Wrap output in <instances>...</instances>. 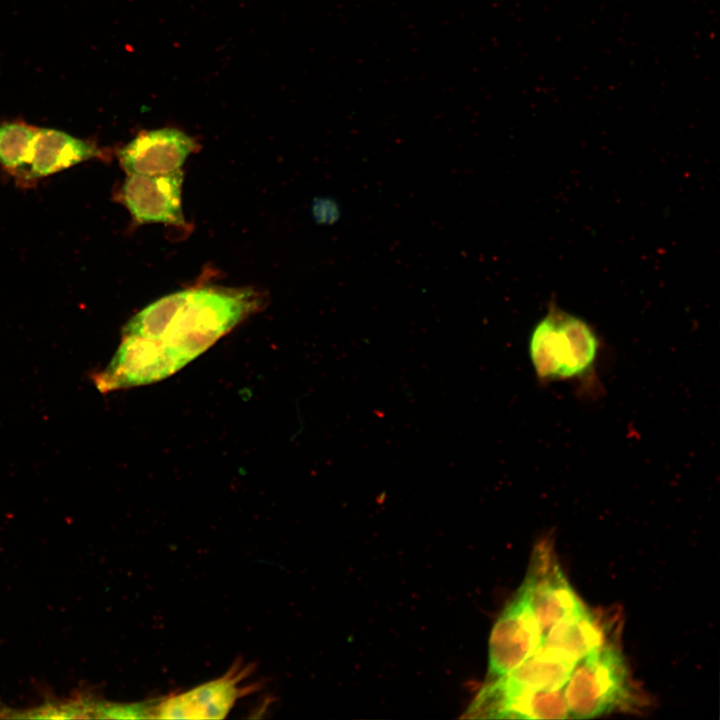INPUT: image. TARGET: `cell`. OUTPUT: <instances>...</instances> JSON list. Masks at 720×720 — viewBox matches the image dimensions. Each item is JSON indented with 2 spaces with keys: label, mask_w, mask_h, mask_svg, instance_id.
Returning <instances> with one entry per match:
<instances>
[{
  "label": "cell",
  "mask_w": 720,
  "mask_h": 720,
  "mask_svg": "<svg viewBox=\"0 0 720 720\" xmlns=\"http://www.w3.org/2000/svg\"><path fill=\"white\" fill-rule=\"evenodd\" d=\"M182 183V170L157 176L128 175L119 192L120 201L138 223L184 226Z\"/></svg>",
  "instance_id": "8"
},
{
  "label": "cell",
  "mask_w": 720,
  "mask_h": 720,
  "mask_svg": "<svg viewBox=\"0 0 720 720\" xmlns=\"http://www.w3.org/2000/svg\"><path fill=\"white\" fill-rule=\"evenodd\" d=\"M569 718L591 719L636 702L620 648L607 641L578 660L564 686Z\"/></svg>",
  "instance_id": "3"
},
{
  "label": "cell",
  "mask_w": 720,
  "mask_h": 720,
  "mask_svg": "<svg viewBox=\"0 0 720 720\" xmlns=\"http://www.w3.org/2000/svg\"><path fill=\"white\" fill-rule=\"evenodd\" d=\"M485 717L521 719L569 718L564 687L522 693L494 705Z\"/></svg>",
  "instance_id": "12"
},
{
  "label": "cell",
  "mask_w": 720,
  "mask_h": 720,
  "mask_svg": "<svg viewBox=\"0 0 720 720\" xmlns=\"http://www.w3.org/2000/svg\"><path fill=\"white\" fill-rule=\"evenodd\" d=\"M254 670V664L239 658L221 677L159 698L154 719H223L241 698L260 688L258 683H246Z\"/></svg>",
  "instance_id": "4"
},
{
  "label": "cell",
  "mask_w": 720,
  "mask_h": 720,
  "mask_svg": "<svg viewBox=\"0 0 720 720\" xmlns=\"http://www.w3.org/2000/svg\"><path fill=\"white\" fill-rule=\"evenodd\" d=\"M530 582L532 606L542 638L557 622L584 604L559 566L553 552L542 544L533 552L526 575Z\"/></svg>",
  "instance_id": "7"
},
{
  "label": "cell",
  "mask_w": 720,
  "mask_h": 720,
  "mask_svg": "<svg viewBox=\"0 0 720 720\" xmlns=\"http://www.w3.org/2000/svg\"><path fill=\"white\" fill-rule=\"evenodd\" d=\"M196 150L195 141L174 128L143 132L123 146L118 157L128 175L157 176L181 170Z\"/></svg>",
  "instance_id": "9"
},
{
  "label": "cell",
  "mask_w": 720,
  "mask_h": 720,
  "mask_svg": "<svg viewBox=\"0 0 720 720\" xmlns=\"http://www.w3.org/2000/svg\"><path fill=\"white\" fill-rule=\"evenodd\" d=\"M102 155L93 143L59 130L41 128L36 129L28 166L32 177H44Z\"/></svg>",
  "instance_id": "10"
},
{
  "label": "cell",
  "mask_w": 720,
  "mask_h": 720,
  "mask_svg": "<svg viewBox=\"0 0 720 720\" xmlns=\"http://www.w3.org/2000/svg\"><path fill=\"white\" fill-rule=\"evenodd\" d=\"M157 699L140 702L119 703L91 698L90 718L105 719H154Z\"/></svg>",
  "instance_id": "14"
},
{
  "label": "cell",
  "mask_w": 720,
  "mask_h": 720,
  "mask_svg": "<svg viewBox=\"0 0 720 720\" xmlns=\"http://www.w3.org/2000/svg\"><path fill=\"white\" fill-rule=\"evenodd\" d=\"M542 632L535 615L527 577L494 624L489 640V675L509 674L540 646Z\"/></svg>",
  "instance_id": "5"
},
{
  "label": "cell",
  "mask_w": 720,
  "mask_h": 720,
  "mask_svg": "<svg viewBox=\"0 0 720 720\" xmlns=\"http://www.w3.org/2000/svg\"><path fill=\"white\" fill-rule=\"evenodd\" d=\"M605 642L600 622L583 605L553 625L542 638L540 645L577 662Z\"/></svg>",
  "instance_id": "11"
},
{
  "label": "cell",
  "mask_w": 720,
  "mask_h": 720,
  "mask_svg": "<svg viewBox=\"0 0 720 720\" xmlns=\"http://www.w3.org/2000/svg\"><path fill=\"white\" fill-rule=\"evenodd\" d=\"M575 664L576 661L540 645L509 674L487 683L469 712L485 716L494 705L516 695L563 688Z\"/></svg>",
  "instance_id": "6"
},
{
  "label": "cell",
  "mask_w": 720,
  "mask_h": 720,
  "mask_svg": "<svg viewBox=\"0 0 720 720\" xmlns=\"http://www.w3.org/2000/svg\"><path fill=\"white\" fill-rule=\"evenodd\" d=\"M601 345L586 320L551 304L529 334L528 357L540 383L589 385L596 378Z\"/></svg>",
  "instance_id": "2"
},
{
  "label": "cell",
  "mask_w": 720,
  "mask_h": 720,
  "mask_svg": "<svg viewBox=\"0 0 720 720\" xmlns=\"http://www.w3.org/2000/svg\"><path fill=\"white\" fill-rule=\"evenodd\" d=\"M262 304V297L251 288L207 286L166 295L127 322L121 344L96 384L108 392L161 381Z\"/></svg>",
  "instance_id": "1"
},
{
  "label": "cell",
  "mask_w": 720,
  "mask_h": 720,
  "mask_svg": "<svg viewBox=\"0 0 720 720\" xmlns=\"http://www.w3.org/2000/svg\"><path fill=\"white\" fill-rule=\"evenodd\" d=\"M36 128L21 122L0 124V164L8 170L29 165Z\"/></svg>",
  "instance_id": "13"
}]
</instances>
